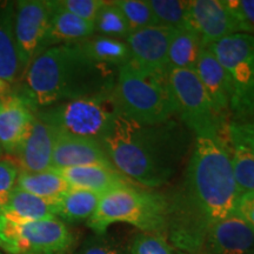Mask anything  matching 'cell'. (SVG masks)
<instances>
[{
    "label": "cell",
    "mask_w": 254,
    "mask_h": 254,
    "mask_svg": "<svg viewBox=\"0 0 254 254\" xmlns=\"http://www.w3.org/2000/svg\"><path fill=\"white\" fill-rule=\"evenodd\" d=\"M194 71L207 94L215 116L225 125L226 117L230 114L231 85L224 66L211 47L202 49Z\"/></svg>",
    "instance_id": "16"
},
{
    "label": "cell",
    "mask_w": 254,
    "mask_h": 254,
    "mask_svg": "<svg viewBox=\"0 0 254 254\" xmlns=\"http://www.w3.org/2000/svg\"><path fill=\"white\" fill-rule=\"evenodd\" d=\"M52 12V0L14 1L15 40L26 67L49 49L47 38Z\"/></svg>",
    "instance_id": "10"
},
{
    "label": "cell",
    "mask_w": 254,
    "mask_h": 254,
    "mask_svg": "<svg viewBox=\"0 0 254 254\" xmlns=\"http://www.w3.org/2000/svg\"><path fill=\"white\" fill-rule=\"evenodd\" d=\"M2 154H4V153H2V150H1V147H0V158H2Z\"/></svg>",
    "instance_id": "39"
},
{
    "label": "cell",
    "mask_w": 254,
    "mask_h": 254,
    "mask_svg": "<svg viewBox=\"0 0 254 254\" xmlns=\"http://www.w3.org/2000/svg\"><path fill=\"white\" fill-rule=\"evenodd\" d=\"M167 209V195L131 184L101 194L87 226L94 234H106L111 225L124 222L146 233L166 236Z\"/></svg>",
    "instance_id": "4"
},
{
    "label": "cell",
    "mask_w": 254,
    "mask_h": 254,
    "mask_svg": "<svg viewBox=\"0 0 254 254\" xmlns=\"http://www.w3.org/2000/svg\"><path fill=\"white\" fill-rule=\"evenodd\" d=\"M168 82L182 123L195 136L220 135L224 124L217 118L198 75L193 69H171Z\"/></svg>",
    "instance_id": "8"
},
{
    "label": "cell",
    "mask_w": 254,
    "mask_h": 254,
    "mask_svg": "<svg viewBox=\"0 0 254 254\" xmlns=\"http://www.w3.org/2000/svg\"><path fill=\"white\" fill-rule=\"evenodd\" d=\"M236 213L254 231V193L240 194Z\"/></svg>",
    "instance_id": "36"
},
{
    "label": "cell",
    "mask_w": 254,
    "mask_h": 254,
    "mask_svg": "<svg viewBox=\"0 0 254 254\" xmlns=\"http://www.w3.org/2000/svg\"><path fill=\"white\" fill-rule=\"evenodd\" d=\"M94 33L98 36L126 40L131 34V28L116 1H105L98 12L94 21Z\"/></svg>",
    "instance_id": "27"
},
{
    "label": "cell",
    "mask_w": 254,
    "mask_h": 254,
    "mask_svg": "<svg viewBox=\"0 0 254 254\" xmlns=\"http://www.w3.org/2000/svg\"><path fill=\"white\" fill-rule=\"evenodd\" d=\"M0 213L18 221H33L55 218V201L36 196L14 187L11 190Z\"/></svg>",
    "instance_id": "21"
},
{
    "label": "cell",
    "mask_w": 254,
    "mask_h": 254,
    "mask_svg": "<svg viewBox=\"0 0 254 254\" xmlns=\"http://www.w3.org/2000/svg\"><path fill=\"white\" fill-rule=\"evenodd\" d=\"M36 112L25 98L11 91L0 98V147L12 158L26 138Z\"/></svg>",
    "instance_id": "13"
},
{
    "label": "cell",
    "mask_w": 254,
    "mask_h": 254,
    "mask_svg": "<svg viewBox=\"0 0 254 254\" xmlns=\"http://www.w3.org/2000/svg\"><path fill=\"white\" fill-rule=\"evenodd\" d=\"M58 133L52 126L38 118L33 120L26 138L12 159L20 171L41 172L52 168V157Z\"/></svg>",
    "instance_id": "15"
},
{
    "label": "cell",
    "mask_w": 254,
    "mask_h": 254,
    "mask_svg": "<svg viewBox=\"0 0 254 254\" xmlns=\"http://www.w3.org/2000/svg\"><path fill=\"white\" fill-rule=\"evenodd\" d=\"M237 186L243 193H254V155L239 141L227 139Z\"/></svg>",
    "instance_id": "26"
},
{
    "label": "cell",
    "mask_w": 254,
    "mask_h": 254,
    "mask_svg": "<svg viewBox=\"0 0 254 254\" xmlns=\"http://www.w3.org/2000/svg\"><path fill=\"white\" fill-rule=\"evenodd\" d=\"M100 196L91 190L68 189L55 200L56 217L68 222L88 221L99 205Z\"/></svg>",
    "instance_id": "22"
},
{
    "label": "cell",
    "mask_w": 254,
    "mask_h": 254,
    "mask_svg": "<svg viewBox=\"0 0 254 254\" xmlns=\"http://www.w3.org/2000/svg\"><path fill=\"white\" fill-rule=\"evenodd\" d=\"M34 112L38 118L52 126L58 134L93 139L99 142L113 120L122 113L114 88L92 97L34 110Z\"/></svg>",
    "instance_id": "6"
},
{
    "label": "cell",
    "mask_w": 254,
    "mask_h": 254,
    "mask_svg": "<svg viewBox=\"0 0 254 254\" xmlns=\"http://www.w3.org/2000/svg\"><path fill=\"white\" fill-rule=\"evenodd\" d=\"M128 250L131 254H186L171 245L164 234L146 232L134 236Z\"/></svg>",
    "instance_id": "30"
},
{
    "label": "cell",
    "mask_w": 254,
    "mask_h": 254,
    "mask_svg": "<svg viewBox=\"0 0 254 254\" xmlns=\"http://www.w3.org/2000/svg\"><path fill=\"white\" fill-rule=\"evenodd\" d=\"M0 250L6 254H17L13 241L9 239L6 231V217L0 213Z\"/></svg>",
    "instance_id": "37"
},
{
    "label": "cell",
    "mask_w": 254,
    "mask_h": 254,
    "mask_svg": "<svg viewBox=\"0 0 254 254\" xmlns=\"http://www.w3.org/2000/svg\"><path fill=\"white\" fill-rule=\"evenodd\" d=\"M116 4L125 17L131 28V33L157 25L154 13L147 0H117Z\"/></svg>",
    "instance_id": "29"
},
{
    "label": "cell",
    "mask_w": 254,
    "mask_h": 254,
    "mask_svg": "<svg viewBox=\"0 0 254 254\" xmlns=\"http://www.w3.org/2000/svg\"><path fill=\"white\" fill-rule=\"evenodd\" d=\"M198 254H254V231L232 214L209 228Z\"/></svg>",
    "instance_id": "14"
},
{
    "label": "cell",
    "mask_w": 254,
    "mask_h": 254,
    "mask_svg": "<svg viewBox=\"0 0 254 254\" xmlns=\"http://www.w3.org/2000/svg\"><path fill=\"white\" fill-rule=\"evenodd\" d=\"M0 254H5V253H4V252H2V251H1V250H0Z\"/></svg>",
    "instance_id": "40"
},
{
    "label": "cell",
    "mask_w": 254,
    "mask_h": 254,
    "mask_svg": "<svg viewBox=\"0 0 254 254\" xmlns=\"http://www.w3.org/2000/svg\"><path fill=\"white\" fill-rule=\"evenodd\" d=\"M80 45L86 55L94 62L109 66L117 71L131 62V52L126 40L92 36L86 40L80 41Z\"/></svg>",
    "instance_id": "24"
},
{
    "label": "cell",
    "mask_w": 254,
    "mask_h": 254,
    "mask_svg": "<svg viewBox=\"0 0 254 254\" xmlns=\"http://www.w3.org/2000/svg\"><path fill=\"white\" fill-rule=\"evenodd\" d=\"M57 5L75 17L93 23L104 0H56Z\"/></svg>",
    "instance_id": "32"
},
{
    "label": "cell",
    "mask_w": 254,
    "mask_h": 254,
    "mask_svg": "<svg viewBox=\"0 0 254 254\" xmlns=\"http://www.w3.org/2000/svg\"><path fill=\"white\" fill-rule=\"evenodd\" d=\"M93 165L113 167L99 141L58 134L53 151L52 168L63 170Z\"/></svg>",
    "instance_id": "17"
},
{
    "label": "cell",
    "mask_w": 254,
    "mask_h": 254,
    "mask_svg": "<svg viewBox=\"0 0 254 254\" xmlns=\"http://www.w3.org/2000/svg\"><path fill=\"white\" fill-rule=\"evenodd\" d=\"M11 91H12L11 85L0 79V98L4 97V95H6V94H8Z\"/></svg>",
    "instance_id": "38"
},
{
    "label": "cell",
    "mask_w": 254,
    "mask_h": 254,
    "mask_svg": "<svg viewBox=\"0 0 254 254\" xmlns=\"http://www.w3.org/2000/svg\"><path fill=\"white\" fill-rule=\"evenodd\" d=\"M14 34V1L0 0V79L15 86L26 72Z\"/></svg>",
    "instance_id": "18"
},
{
    "label": "cell",
    "mask_w": 254,
    "mask_h": 254,
    "mask_svg": "<svg viewBox=\"0 0 254 254\" xmlns=\"http://www.w3.org/2000/svg\"><path fill=\"white\" fill-rule=\"evenodd\" d=\"M174 33V28L158 25L132 32L126 38L131 52L129 63L144 74L168 77V49Z\"/></svg>",
    "instance_id": "11"
},
{
    "label": "cell",
    "mask_w": 254,
    "mask_h": 254,
    "mask_svg": "<svg viewBox=\"0 0 254 254\" xmlns=\"http://www.w3.org/2000/svg\"><path fill=\"white\" fill-rule=\"evenodd\" d=\"M201 38L189 26L178 28L168 49V71L171 69H193L194 71L201 51Z\"/></svg>",
    "instance_id": "23"
},
{
    "label": "cell",
    "mask_w": 254,
    "mask_h": 254,
    "mask_svg": "<svg viewBox=\"0 0 254 254\" xmlns=\"http://www.w3.org/2000/svg\"><path fill=\"white\" fill-rule=\"evenodd\" d=\"M74 254H131L128 249L107 237L106 234H94L82 243Z\"/></svg>",
    "instance_id": "31"
},
{
    "label": "cell",
    "mask_w": 254,
    "mask_h": 254,
    "mask_svg": "<svg viewBox=\"0 0 254 254\" xmlns=\"http://www.w3.org/2000/svg\"><path fill=\"white\" fill-rule=\"evenodd\" d=\"M114 94L123 116L141 125L166 123L178 114L168 77L144 74L131 63L118 69Z\"/></svg>",
    "instance_id": "5"
},
{
    "label": "cell",
    "mask_w": 254,
    "mask_h": 254,
    "mask_svg": "<svg viewBox=\"0 0 254 254\" xmlns=\"http://www.w3.org/2000/svg\"><path fill=\"white\" fill-rule=\"evenodd\" d=\"M209 47L230 80L233 122L254 120V36L231 34Z\"/></svg>",
    "instance_id": "7"
},
{
    "label": "cell",
    "mask_w": 254,
    "mask_h": 254,
    "mask_svg": "<svg viewBox=\"0 0 254 254\" xmlns=\"http://www.w3.org/2000/svg\"><path fill=\"white\" fill-rule=\"evenodd\" d=\"M15 187L51 201H55L69 189L55 168L41 171V172L20 171Z\"/></svg>",
    "instance_id": "25"
},
{
    "label": "cell",
    "mask_w": 254,
    "mask_h": 254,
    "mask_svg": "<svg viewBox=\"0 0 254 254\" xmlns=\"http://www.w3.org/2000/svg\"><path fill=\"white\" fill-rule=\"evenodd\" d=\"M209 47L231 34L240 33L239 24L227 0H192L187 8V25Z\"/></svg>",
    "instance_id": "12"
},
{
    "label": "cell",
    "mask_w": 254,
    "mask_h": 254,
    "mask_svg": "<svg viewBox=\"0 0 254 254\" xmlns=\"http://www.w3.org/2000/svg\"><path fill=\"white\" fill-rule=\"evenodd\" d=\"M100 144L118 172L147 189L167 184L189 148V134L174 119L141 125L122 113Z\"/></svg>",
    "instance_id": "2"
},
{
    "label": "cell",
    "mask_w": 254,
    "mask_h": 254,
    "mask_svg": "<svg viewBox=\"0 0 254 254\" xmlns=\"http://www.w3.org/2000/svg\"><path fill=\"white\" fill-rule=\"evenodd\" d=\"M227 139L239 141L246 146L254 155V120L251 122H231L226 128Z\"/></svg>",
    "instance_id": "35"
},
{
    "label": "cell",
    "mask_w": 254,
    "mask_h": 254,
    "mask_svg": "<svg viewBox=\"0 0 254 254\" xmlns=\"http://www.w3.org/2000/svg\"><path fill=\"white\" fill-rule=\"evenodd\" d=\"M158 26L178 28L187 25V8L189 1L182 0H147Z\"/></svg>",
    "instance_id": "28"
},
{
    "label": "cell",
    "mask_w": 254,
    "mask_h": 254,
    "mask_svg": "<svg viewBox=\"0 0 254 254\" xmlns=\"http://www.w3.org/2000/svg\"><path fill=\"white\" fill-rule=\"evenodd\" d=\"M6 231L17 254H65L74 243L71 230L57 217L33 221L6 218Z\"/></svg>",
    "instance_id": "9"
},
{
    "label": "cell",
    "mask_w": 254,
    "mask_h": 254,
    "mask_svg": "<svg viewBox=\"0 0 254 254\" xmlns=\"http://www.w3.org/2000/svg\"><path fill=\"white\" fill-rule=\"evenodd\" d=\"M240 196L227 140L195 136L182 189L167 196V240L186 254H198L209 228L237 212Z\"/></svg>",
    "instance_id": "1"
},
{
    "label": "cell",
    "mask_w": 254,
    "mask_h": 254,
    "mask_svg": "<svg viewBox=\"0 0 254 254\" xmlns=\"http://www.w3.org/2000/svg\"><path fill=\"white\" fill-rule=\"evenodd\" d=\"M20 168L12 158H0V207L17 185Z\"/></svg>",
    "instance_id": "33"
},
{
    "label": "cell",
    "mask_w": 254,
    "mask_h": 254,
    "mask_svg": "<svg viewBox=\"0 0 254 254\" xmlns=\"http://www.w3.org/2000/svg\"><path fill=\"white\" fill-rule=\"evenodd\" d=\"M57 171L69 189L86 190L99 194H104L118 187L131 185L133 183L114 167L100 166V165L63 168Z\"/></svg>",
    "instance_id": "19"
},
{
    "label": "cell",
    "mask_w": 254,
    "mask_h": 254,
    "mask_svg": "<svg viewBox=\"0 0 254 254\" xmlns=\"http://www.w3.org/2000/svg\"><path fill=\"white\" fill-rule=\"evenodd\" d=\"M118 71L94 62L80 43L56 45L28 66L12 91L34 110L112 91Z\"/></svg>",
    "instance_id": "3"
},
{
    "label": "cell",
    "mask_w": 254,
    "mask_h": 254,
    "mask_svg": "<svg viewBox=\"0 0 254 254\" xmlns=\"http://www.w3.org/2000/svg\"><path fill=\"white\" fill-rule=\"evenodd\" d=\"M238 24L240 33L254 36V0H227Z\"/></svg>",
    "instance_id": "34"
},
{
    "label": "cell",
    "mask_w": 254,
    "mask_h": 254,
    "mask_svg": "<svg viewBox=\"0 0 254 254\" xmlns=\"http://www.w3.org/2000/svg\"><path fill=\"white\" fill-rule=\"evenodd\" d=\"M53 2V12L50 21L47 46L80 43L94 36V25L91 21L75 17Z\"/></svg>",
    "instance_id": "20"
}]
</instances>
